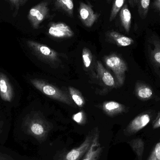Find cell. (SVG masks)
<instances>
[{"instance_id":"1","label":"cell","mask_w":160,"mask_h":160,"mask_svg":"<svg viewBox=\"0 0 160 160\" xmlns=\"http://www.w3.org/2000/svg\"><path fill=\"white\" fill-rule=\"evenodd\" d=\"M52 128V124L38 112H32L28 114L22 123L24 133L33 137L40 143L47 140Z\"/></svg>"},{"instance_id":"2","label":"cell","mask_w":160,"mask_h":160,"mask_svg":"<svg viewBox=\"0 0 160 160\" xmlns=\"http://www.w3.org/2000/svg\"><path fill=\"white\" fill-rule=\"evenodd\" d=\"M30 82L36 88L49 98L73 107L76 106L70 95L55 86L39 79H32Z\"/></svg>"},{"instance_id":"3","label":"cell","mask_w":160,"mask_h":160,"mask_svg":"<svg viewBox=\"0 0 160 160\" xmlns=\"http://www.w3.org/2000/svg\"><path fill=\"white\" fill-rule=\"evenodd\" d=\"M103 59L106 67L114 74L118 85L122 86L125 82L126 72L128 70L127 62L121 56L116 53L105 56Z\"/></svg>"},{"instance_id":"4","label":"cell","mask_w":160,"mask_h":160,"mask_svg":"<svg viewBox=\"0 0 160 160\" xmlns=\"http://www.w3.org/2000/svg\"><path fill=\"white\" fill-rule=\"evenodd\" d=\"M26 43L30 49L40 60L50 65H56L60 62L59 53L48 46L33 40H28Z\"/></svg>"},{"instance_id":"5","label":"cell","mask_w":160,"mask_h":160,"mask_svg":"<svg viewBox=\"0 0 160 160\" xmlns=\"http://www.w3.org/2000/svg\"><path fill=\"white\" fill-rule=\"evenodd\" d=\"M151 120L152 115L150 113L146 112L140 114L128 124L123 130V134L127 138H130L129 140L137 137L151 123Z\"/></svg>"},{"instance_id":"6","label":"cell","mask_w":160,"mask_h":160,"mask_svg":"<svg viewBox=\"0 0 160 160\" xmlns=\"http://www.w3.org/2000/svg\"><path fill=\"white\" fill-rule=\"evenodd\" d=\"M96 132V128H93L87 135L83 142L78 147L69 151L63 152L59 155L56 160H81L90 147Z\"/></svg>"},{"instance_id":"7","label":"cell","mask_w":160,"mask_h":160,"mask_svg":"<svg viewBox=\"0 0 160 160\" xmlns=\"http://www.w3.org/2000/svg\"><path fill=\"white\" fill-rule=\"evenodd\" d=\"M144 138L145 146L142 160H160V132H153Z\"/></svg>"},{"instance_id":"8","label":"cell","mask_w":160,"mask_h":160,"mask_svg":"<svg viewBox=\"0 0 160 160\" xmlns=\"http://www.w3.org/2000/svg\"><path fill=\"white\" fill-rule=\"evenodd\" d=\"M49 11L48 3L46 2L39 3L30 9L28 19L34 29L39 28L40 24L48 16Z\"/></svg>"},{"instance_id":"9","label":"cell","mask_w":160,"mask_h":160,"mask_svg":"<svg viewBox=\"0 0 160 160\" xmlns=\"http://www.w3.org/2000/svg\"><path fill=\"white\" fill-rule=\"evenodd\" d=\"M81 21L86 27L90 28L98 20L100 14L95 12L89 4L81 2L78 9Z\"/></svg>"},{"instance_id":"10","label":"cell","mask_w":160,"mask_h":160,"mask_svg":"<svg viewBox=\"0 0 160 160\" xmlns=\"http://www.w3.org/2000/svg\"><path fill=\"white\" fill-rule=\"evenodd\" d=\"M48 32L51 36L57 38H70L74 35L70 26L62 22H51L49 25Z\"/></svg>"},{"instance_id":"11","label":"cell","mask_w":160,"mask_h":160,"mask_svg":"<svg viewBox=\"0 0 160 160\" xmlns=\"http://www.w3.org/2000/svg\"><path fill=\"white\" fill-rule=\"evenodd\" d=\"M148 52L151 62L160 69V39L157 35H153L148 41Z\"/></svg>"},{"instance_id":"12","label":"cell","mask_w":160,"mask_h":160,"mask_svg":"<svg viewBox=\"0 0 160 160\" xmlns=\"http://www.w3.org/2000/svg\"><path fill=\"white\" fill-rule=\"evenodd\" d=\"M100 132L98 128H96V132L92 143L81 160H98L102 151L99 141Z\"/></svg>"},{"instance_id":"13","label":"cell","mask_w":160,"mask_h":160,"mask_svg":"<svg viewBox=\"0 0 160 160\" xmlns=\"http://www.w3.org/2000/svg\"><path fill=\"white\" fill-rule=\"evenodd\" d=\"M14 96L13 87L7 76L0 72V97L4 101L11 102Z\"/></svg>"},{"instance_id":"14","label":"cell","mask_w":160,"mask_h":160,"mask_svg":"<svg viewBox=\"0 0 160 160\" xmlns=\"http://www.w3.org/2000/svg\"><path fill=\"white\" fill-rule=\"evenodd\" d=\"M135 96L141 101H147L154 98V91L152 88L143 82H137L135 86Z\"/></svg>"},{"instance_id":"15","label":"cell","mask_w":160,"mask_h":160,"mask_svg":"<svg viewBox=\"0 0 160 160\" xmlns=\"http://www.w3.org/2000/svg\"><path fill=\"white\" fill-rule=\"evenodd\" d=\"M102 109L106 114L111 117L126 113L128 111V108L125 105L113 101L103 102Z\"/></svg>"},{"instance_id":"16","label":"cell","mask_w":160,"mask_h":160,"mask_svg":"<svg viewBox=\"0 0 160 160\" xmlns=\"http://www.w3.org/2000/svg\"><path fill=\"white\" fill-rule=\"evenodd\" d=\"M97 69L99 78L104 85L109 87H115L117 85L115 80L100 61L97 62Z\"/></svg>"},{"instance_id":"17","label":"cell","mask_w":160,"mask_h":160,"mask_svg":"<svg viewBox=\"0 0 160 160\" xmlns=\"http://www.w3.org/2000/svg\"><path fill=\"white\" fill-rule=\"evenodd\" d=\"M106 35L110 40L115 43L118 47H128L132 45L134 42L132 38L121 34L115 31H109L107 32Z\"/></svg>"},{"instance_id":"18","label":"cell","mask_w":160,"mask_h":160,"mask_svg":"<svg viewBox=\"0 0 160 160\" xmlns=\"http://www.w3.org/2000/svg\"><path fill=\"white\" fill-rule=\"evenodd\" d=\"M127 142L136 154L137 160H142L145 146V141L144 137L138 136L130 139Z\"/></svg>"},{"instance_id":"19","label":"cell","mask_w":160,"mask_h":160,"mask_svg":"<svg viewBox=\"0 0 160 160\" xmlns=\"http://www.w3.org/2000/svg\"><path fill=\"white\" fill-rule=\"evenodd\" d=\"M119 18L122 26L127 33L129 32L132 23V14L127 4L119 11Z\"/></svg>"},{"instance_id":"20","label":"cell","mask_w":160,"mask_h":160,"mask_svg":"<svg viewBox=\"0 0 160 160\" xmlns=\"http://www.w3.org/2000/svg\"><path fill=\"white\" fill-rule=\"evenodd\" d=\"M128 2L132 7H137L141 18H146L149 10L150 0H128Z\"/></svg>"},{"instance_id":"21","label":"cell","mask_w":160,"mask_h":160,"mask_svg":"<svg viewBox=\"0 0 160 160\" xmlns=\"http://www.w3.org/2000/svg\"><path fill=\"white\" fill-rule=\"evenodd\" d=\"M55 6L58 9L62 10L68 16L73 17L74 9L73 0H55Z\"/></svg>"},{"instance_id":"22","label":"cell","mask_w":160,"mask_h":160,"mask_svg":"<svg viewBox=\"0 0 160 160\" xmlns=\"http://www.w3.org/2000/svg\"><path fill=\"white\" fill-rule=\"evenodd\" d=\"M69 95L74 103L79 107H82L85 105V101L81 92L75 88L69 87L68 88Z\"/></svg>"},{"instance_id":"23","label":"cell","mask_w":160,"mask_h":160,"mask_svg":"<svg viewBox=\"0 0 160 160\" xmlns=\"http://www.w3.org/2000/svg\"><path fill=\"white\" fill-rule=\"evenodd\" d=\"M125 1L126 0H114L109 18L110 22L112 21L115 18L120 9L125 4Z\"/></svg>"},{"instance_id":"24","label":"cell","mask_w":160,"mask_h":160,"mask_svg":"<svg viewBox=\"0 0 160 160\" xmlns=\"http://www.w3.org/2000/svg\"><path fill=\"white\" fill-rule=\"evenodd\" d=\"M82 57L83 63L85 68H88L90 67L92 62V53L90 50L88 48H83L82 52Z\"/></svg>"},{"instance_id":"25","label":"cell","mask_w":160,"mask_h":160,"mask_svg":"<svg viewBox=\"0 0 160 160\" xmlns=\"http://www.w3.org/2000/svg\"><path fill=\"white\" fill-rule=\"evenodd\" d=\"M72 119L76 123L80 125H84L86 122L85 114L83 111H81L73 115Z\"/></svg>"},{"instance_id":"26","label":"cell","mask_w":160,"mask_h":160,"mask_svg":"<svg viewBox=\"0 0 160 160\" xmlns=\"http://www.w3.org/2000/svg\"><path fill=\"white\" fill-rule=\"evenodd\" d=\"M151 129L154 132L160 130V112L151 122Z\"/></svg>"},{"instance_id":"27","label":"cell","mask_w":160,"mask_h":160,"mask_svg":"<svg viewBox=\"0 0 160 160\" xmlns=\"http://www.w3.org/2000/svg\"><path fill=\"white\" fill-rule=\"evenodd\" d=\"M10 3L12 5V7L14 9V15L15 16L18 14V11L19 9L20 6H21L20 0H8Z\"/></svg>"},{"instance_id":"28","label":"cell","mask_w":160,"mask_h":160,"mask_svg":"<svg viewBox=\"0 0 160 160\" xmlns=\"http://www.w3.org/2000/svg\"><path fill=\"white\" fill-rule=\"evenodd\" d=\"M154 6L160 11V0H156L154 3Z\"/></svg>"},{"instance_id":"29","label":"cell","mask_w":160,"mask_h":160,"mask_svg":"<svg viewBox=\"0 0 160 160\" xmlns=\"http://www.w3.org/2000/svg\"><path fill=\"white\" fill-rule=\"evenodd\" d=\"M27 1H28V0H20L21 5H22L24 4Z\"/></svg>"},{"instance_id":"30","label":"cell","mask_w":160,"mask_h":160,"mask_svg":"<svg viewBox=\"0 0 160 160\" xmlns=\"http://www.w3.org/2000/svg\"><path fill=\"white\" fill-rule=\"evenodd\" d=\"M2 122L0 120V133H1V132H2Z\"/></svg>"},{"instance_id":"31","label":"cell","mask_w":160,"mask_h":160,"mask_svg":"<svg viewBox=\"0 0 160 160\" xmlns=\"http://www.w3.org/2000/svg\"><path fill=\"white\" fill-rule=\"evenodd\" d=\"M112 0H107V2L108 3H110L111 2H112Z\"/></svg>"}]
</instances>
